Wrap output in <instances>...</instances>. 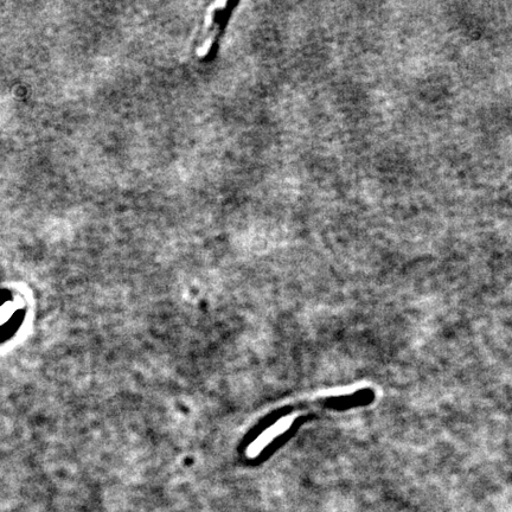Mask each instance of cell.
Returning a JSON list of instances; mask_svg holds the SVG:
<instances>
[{"instance_id": "cell-1", "label": "cell", "mask_w": 512, "mask_h": 512, "mask_svg": "<svg viewBox=\"0 0 512 512\" xmlns=\"http://www.w3.org/2000/svg\"><path fill=\"white\" fill-rule=\"evenodd\" d=\"M236 2L217 3L208 11L206 27H204L200 44H198V53L202 57H208L215 53L219 47L220 40L232 16Z\"/></svg>"}]
</instances>
